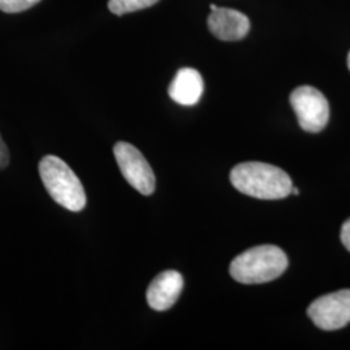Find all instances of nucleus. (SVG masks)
I'll return each instance as SVG.
<instances>
[{"label":"nucleus","mask_w":350,"mask_h":350,"mask_svg":"<svg viewBox=\"0 0 350 350\" xmlns=\"http://www.w3.org/2000/svg\"><path fill=\"white\" fill-rule=\"evenodd\" d=\"M232 186L239 192L261 200L284 199L292 192V180L280 167L265 163L237 165L230 174Z\"/></svg>","instance_id":"1"},{"label":"nucleus","mask_w":350,"mask_h":350,"mask_svg":"<svg viewBox=\"0 0 350 350\" xmlns=\"http://www.w3.org/2000/svg\"><path fill=\"white\" fill-rule=\"evenodd\" d=\"M287 267L286 253L267 244L240 253L230 265V275L241 284H262L278 279Z\"/></svg>","instance_id":"2"},{"label":"nucleus","mask_w":350,"mask_h":350,"mask_svg":"<svg viewBox=\"0 0 350 350\" xmlns=\"http://www.w3.org/2000/svg\"><path fill=\"white\" fill-rule=\"evenodd\" d=\"M40 179L51 198L70 212L86 206V193L75 172L56 156H44L39 163Z\"/></svg>","instance_id":"3"},{"label":"nucleus","mask_w":350,"mask_h":350,"mask_svg":"<svg viewBox=\"0 0 350 350\" xmlns=\"http://www.w3.org/2000/svg\"><path fill=\"white\" fill-rule=\"evenodd\" d=\"M289 101L302 130L319 133L328 124L329 104L319 90L312 86H300L293 90Z\"/></svg>","instance_id":"4"},{"label":"nucleus","mask_w":350,"mask_h":350,"mask_svg":"<svg viewBox=\"0 0 350 350\" xmlns=\"http://www.w3.org/2000/svg\"><path fill=\"white\" fill-rule=\"evenodd\" d=\"M113 153L127 183L142 195H152L156 188V178L140 150L130 143L118 142L113 148Z\"/></svg>","instance_id":"5"},{"label":"nucleus","mask_w":350,"mask_h":350,"mask_svg":"<svg viewBox=\"0 0 350 350\" xmlns=\"http://www.w3.org/2000/svg\"><path fill=\"white\" fill-rule=\"evenodd\" d=\"M308 315L323 331H336L350 323V289L328 293L313 301Z\"/></svg>","instance_id":"6"},{"label":"nucleus","mask_w":350,"mask_h":350,"mask_svg":"<svg viewBox=\"0 0 350 350\" xmlns=\"http://www.w3.org/2000/svg\"><path fill=\"white\" fill-rule=\"evenodd\" d=\"M183 276L175 270H166L156 276L147 289L148 305L156 312H165L174 306L183 291Z\"/></svg>","instance_id":"7"},{"label":"nucleus","mask_w":350,"mask_h":350,"mask_svg":"<svg viewBox=\"0 0 350 350\" xmlns=\"http://www.w3.org/2000/svg\"><path fill=\"white\" fill-rule=\"evenodd\" d=\"M208 27L221 40H240L250 31V18L237 10L217 7L208 17Z\"/></svg>","instance_id":"8"},{"label":"nucleus","mask_w":350,"mask_h":350,"mask_svg":"<svg viewBox=\"0 0 350 350\" xmlns=\"http://www.w3.org/2000/svg\"><path fill=\"white\" fill-rule=\"evenodd\" d=\"M204 92V81L200 73L192 68L178 70L169 86V96L178 104L191 107L198 104Z\"/></svg>","instance_id":"9"},{"label":"nucleus","mask_w":350,"mask_h":350,"mask_svg":"<svg viewBox=\"0 0 350 350\" xmlns=\"http://www.w3.org/2000/svg\"><path fill=\"white\" fill-rule=\"evenodd\" d=\"M159 0H109L108 8L117 16H124L126 13L137 12L140 10L152 7Z\"/></svg>","instance_id":"10"},{"label":"nucleus","mask_w":350,"mask_h":350,"mask_svg":"<svg viewBox=\"0 0 350 350\" xmlns=\"http://www.w3.org/2000/svg\"><path fill=\"white\" fill-rule=\"evenodd\" d=\"M40 0H0V11L5 13L24 12Z\"/></svg>","instance_id":"11"},{"label":"nucleus","mask_w":350,"mask_h":350,"mask_svg":"<svg viewBox=\"0 0 350 350\" xmlns=\"http://www.w3.org/2000/svg\"><path fill=\"white\" fill-rule=\"evenodd\" d=\"M8 163H10V152H8V148H7L4 140L0 135V169L7 167Z\"/></svg>","instance_id":"12"},{"label":"nucleus","mask_w":350,"mask_h":350,"mask_svg":"<svg viewBox=\"0 0 350 350\" xmlns=\"http://www.w3.org/2000/svg\"><path fill=\"white\" fill-rule=\"evenodd\" d=\"M340 238L344 244V247L350 252V218L344 222V225L341 227V232H340Z\"/></svg>","instance_id":"13"},{"label":"nucleus","mask_w":350,"mask_h":350,"mask_svg":"<svg viewBox=\"0 0 350 350\" xmlns=\"http://www.w3.org/2000/svg\"><path fill=\"white\" fill-rule=\"evenodd\" d=\"M291 193H293V195H299V193H300V191H299L297 188L292 187V192H291Z\"/></svg>","instance_id":"14"},{"label":"nucleus","mask_w":350,"mask_h":350,"mask_svg":"<svg viewBox=\"0 0 350 350\" xmlns=\"http://www.w3.org/2000/svg\"><path fill=\"white\" fill-rule=\"evenodd\" d=\"M215 8H217V5H215V4H211V10H215Z\"/></svg>","instance_id":"15"},{"label":"nucleus","mask_w":350,"mask_h":350,"mask_svg":"<svg viewBox=\"0 0 350 350\" xmlns=\"http://www.w3.org/2000/svg\"><path fill=\"white\" fill-rule=\"evenodd\" d=\"M348 68H349V70H350V52H349V55H348Z\"/></svg>","instance_id":"16"}]
</instances>
